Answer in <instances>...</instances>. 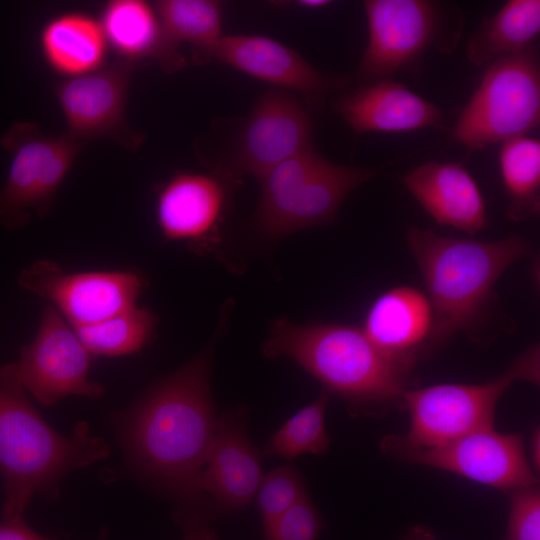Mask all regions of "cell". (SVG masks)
Wrapping results in <instances>:
<instances>
[{
  "label": "cell",
  "instance_id": "6da1fadb",
  "mask_svg": "<svg viewBox=\"0 0 540 540\" xmlns=\"http://www.w3.org/2000/svg\"><path fill=\"white\" fill-rule=\"evenodd\" d=\"M229 309L208 346L152 385L120 420L132 466L181 498L183 508H200L203 497L199 482L219 417L210 388L211 361Z\"/></svg>",
  "mask_w": 540,
  "mask_h": 540
},
{
  "label": "cell",
  "instance_id": "7a4b0ae2",
  "mask_svg": "<svg viewBox=\"0 0 540 540\" xmlns=\"http://www.w3.org/2000/svg\"><path fill=\"white\" fill-rule=\"evenodd\" d=\"M406 241L432 309L428 356L459 333L483 342L494 318L495 285L530 253L527 240L519 235L490 241L454 238L410 225Z\"/></svg>",
  "mask_w": 540,
  "mask_h": 540
},
{
  "label": "cell",
  "instance_id": "3957f363",
  "mask_svg": "<svg viewBox=\"0 0 540 540\" xmlns=\"http://www.w3.org/2000/svg\"><path fill=\"white\" fill-rule=\"evenodd\" d=\"M268 358L288 357L344 399L353 416L382 415L403 407L413 369L378 348L362 327L276 320L262 345Z\"/></svg>",
  "mask_w": 540,
  "mask_h": 540
},
{
  "label": "cell",
  "instance_id": "277c9868",
  "mask_svg": "<svg viewBox=\"0 0 540 540\" xmlns=\"http://www.w3.org/2000/svg\"><path fill=\"white\" fill-rule=\"evenodd\" d=\"M103 439L92 435L86 422L71 436L54 430L26 396L15 363L0 370V472L4 484L3 518L23 519L35 494L58 495L69 472L109 456Z\"/></svg>",
  "mask_w": 540,
  "mask_h": 540
},
{
  "label": "cell",
  "instance_id": "5b68a950",
  "mask_svg": "<svg viewBox=\"0 0 540 540\" xmlns=\"http://www.w3.org/2000/svg\"><path fill=\"white\" fill-rule=\"evenodd\" d=\"M539 353L538 345H533L502 374L484 383H442L408 390L403 399L410 418L408 431L385 437L383 452L433 448L494 427L497 403L515 381L539 384Z\"/></svg>",
  "mask_w": 540,
  "mask_h": 540
},
{
  "label": "cell",
  "instance_id": "8992f818",
  "mask_svg": "<svg viewBox=\"0 0 540 540\" xmlns=\"http://www.w3.org/2000/svg\"><path fill=\"white\" fill-rule=\"evenodd\" d=\"M375 169L341 165L314 149L302 152L268 172L254 223L268 240L335 221L344 200L370 180Z\"/></svg>",
  "mask_w": 540,
  "mask_h": 540
},
{
  "label": "cell",
  "instance_id": "52a82bcc",
  "mask_svg": "<svg viewBox=\"0 0 540 540\" xmlns=\"http://www.w3.org/2000/svg\"><path fill=\"white\" fill-rule=\"evenodd\" d=\"M363 5L368 41L357 69L360 86L392 79L429 48L454 52L464 28L462 11L446 2L367 0Z\"/></svg>",
  "mask_w": 540,
  "mask_h": 540
},
{
  "label": "cell",
  "instance_id": "ba28073f",
  "mask_svg": "<svg viewBox=\"0 0 540 540\" xmlns=\"http://www.w3.org/2000/svg\"><path fill=\"white\" fill-rule=\"evenodd\" d=\"M540 122V63L536 47L499 59L459 115L451 139L469 150L526 136Z\"/></svg>",
  "mask_w": 540,
  "mask_h": 540
},
{
  "label": "cell",
  "instance_id": "9c48e42d",
  "mask_svg": "<svg viewBox=\"0 0 540 540\" xmlns=\"http://www.w3.org/2000/svg\"><path fill=\"white\" fill-rule=\"evenodd\" d=\"M0 144L12 156L8 177L0 189V221L15 229L26 225L32 212L39 217L48 213L83 142L67 134L46 136L34 123L17 122L2 136Z\"/></svg>",
  "mask_w": 540,
  "mask_h": 540
},
{
  "label": "cell",
  "instance_id": "30bf717a",
  "mask_svg": "<svg viewBox=\"0 0 540 540\" xmlns=\"http://www.w3.org/2000/svg\"><path fill=\"white\" fill-rule=\"evenodd\" d=\"M309 109L298 96L275 87L256 101L216 171L235 182L252 175L261 180L284 161L313 149Z\"/></svg>",
  "mask_w": 540,
  "mask_h": 540
},
{
  "label": "cell",
  "instance_id": "8fae6325",
  "mask_svg": "<svg viewBox=\"0 0 540 540\" xmlns=\"http://www.w3.org/2000/svg\"><path fill=\"white\" fill-rule=\"evenodd\" d=\"M91 354L53 305L47 303L32 342L21 346L17 377L43 406L78 395L99 399L105 389L88 379Z\"/></svg>",
  "mask_w": 540,
  "mask_h": 540
},
{
  "label": "cell",
  "instance_id": "7c38bea8",
  "mask_svg": "<svg viewBox=\"0 0 540 540\" xmlns=\"http://www.w3.org/2000/svg\"><path fill=\"white\" fill-rule=\"evenodd\" d=\"M390 455L508 493L538 484L526 454L523 435L500 433L494 427L477 430L433 448L397 451Z\"/></svg>",
  "mask_w": 540,
  "mask_h": 540
},
{
  "label": "cell",
  "instance_id": "4fadbf2b",
  "mask_svg": "<svg viewBox=\"0 0 540 540\" xmlns=\"http://www.w3.org/2000/svg\"><path fill=\"white\" fill-rule=\"evenodd\" d=\"M19 285L50 301L71 327L94 324L136 306L144 287L132 271L65 273L57 263L40 260L21 272Z\"/></svg>",
  "mask_w": 540,
  "mask_h": 540
},
{
  "label": "cell",
  "instance_id": "5bb4252c",
  "mask_svg": "<svg viewBox=\"0 0 540 540\" xmlns=\"http://www.w3.org/2000/svg\"><path fill=\"white\" fill-rule=\"evenodd\" d=\"M130 70L131 62H119L56 86L68 136L80 142L109 136L128 149L140 146L142 134L125 119Z\"/></svg>",
  "mask_w": 540,
  "mask_h": 540
},
{
  "label": "cell",
  "instance_id": "9a60e30c",
  "mask_svg": "<svg viewBox=\"0 0 540 540\" xmlns=\"http://www.w3.org/2000/svg\"><path fill=\"white\" fill-rule=\"evenodd\" d=\"M210 59L299 95L309 110L319 109L330 92L346 84L345 78L318 70L295 50L261 35H223L204 61Z\"/></svg>",
  "mask_w": 540,
  "mask_h": 540
},
{
  "label": "cell",
  "instance_id": "2e32d148",
  "mask_svg": "<svg viewBox=\"0 0 540 540\" xmlns=\"http://www.w3.org/2000/svg\"><path fill=\"white\" fill-rule=\"evenodd\" d=\"M232 183L235 181L218 171L180 172L172 176L160 189L156 202L157 222L163 236L210 249L219 240Z\"/></svg>",
  "mask_w": 540,
  "mask_h": 540
},
{
  "label": "cell",
  "instance_id": "e0dca14e",
  "mask_svg": "<svg viewBox=\"0 0 540 540\" xmlns=\"http://www.w3.org/2000/svg\"><path fill=\"white\" fill-rule=\"evenodd\" d=\"M262 456L247 437L243 410L218 417L199 482L200 491L210 496L215 512L231 514L252 501L264 475Z\"/></svg>",
  "mask_w": 540,
  "mask_h": 540
},
{
  "label": "cell",
  "instance_id": "ac0fdd59",
  "mask_svg": "<svg viewBox=\"0 0 540 540\" xmlns=\"http://www.w3.org/2000/svg\"><path fill=\"white\" fill-rule=\"evenodd\" d=\"M401 181L437 223L470 235L486 226L483 195L461 163L426 162L403 176Z\"/></svg>",
  "mask_w": 540,
  "mask_h": 540
},
{
  "label": "cell",
  "instance_id": "d6986e66",
  "mask_svg": "<svg viewBox=\"0 0 540 540\" xmlns=\"http://www.w3.org/2000/svg\"><path fill=\"white\" fill-rule=\"evenodd\" d=\"M432 309L425 293L411 286H395L370 305L362 329L383 352L414 369L428 357Z\"/></svg>",
  "mask_w": 540,
  "mask_h": 540
},
{
  "label": "cell",
  "instance_id": "ffe728a7",
  "mask_svg": "<svg viewBox=\"0 0 540 540\" xmlns=\"http://www.w3.org/2000/svg\"><path fill=\"white\" fill-rule=\"evenodd\" d=\"M334 108L356 134L407 132L444 119L436 105L392 79L361 85L340 96Z\"/></svg>",
  "mask_w": 540,
  "mask_h": 540
},
{
  "label": "cell",
  "instance_id": "44dd1931",
  "mask_svg": "<svg viewBox=\"0 0 540 540\" xmlns=\"http://www.w3.org/2000/svg\"><path fill=\"white\" fill-rule=\"evenodd\" d=\"M100 24L106 40L128 62L155 58L167 72L185 65L177 46L166 36L154 6L145 1H110Z\"/></svg>",
  "mask_w": 540,
  "mask_h": 540
},
{
  "label": "cell",
  "instance_id": "7402d4cb",
  "mask_svg": "<svg viewBox=\"0 0 540 540\" xmlns=\"http://www.w3.org/2000/svg\"><path fill=\"white\" fill-rule=\"evenodd\" d=\"M540 32V1L510 0L495 15L484 18L471 35L467 57L477 67L535 47Z\"/></svg>",
  "mask_w": 540,
  "mask_h": 540
},
{
  "label": "cell",
  "instance_id": "603a6c76",
  "mask_svg": "<svg viewBox=\"0 0 540 540\" xmlns=\"http://www.w3.org/2000/svg\"><path fill=\"white\" fill-rule=\"evenodd\" d=\"M106 42L101 24L79 13L51 20L41 34L46 61L55 71L69 78L101 68Z\"/></svg>",
  "mask_w": 540,
  "mask_h": 540
},
{
  "label": "cell",
  "instance_id": "cb8c5ba5",
  "mask_svg": "<svg viewBox=\"0 0 540 540\" xmlns=\"http://www.w3.org/2000/svg\"><path fill=\"white\" fill-rule=\"evenodd\" d=\"M499 165L509 199L508 217L523 221L540 211V141L527 136L502 143Z\"/></svg>",
  "mask_w": 540,
  "mask_h": 540
},
{
  "label": "cell",
  "instance_id": "d4e9b609",
  "mask_svg": "<svg viewBox=\"0 0 540 540\" xmlns=\"http://www.w3.org/2000/svg\"><path fill=\"white\" fill-rule=\"evenodd\" d=\"M154 8L168 39L176 46L187 43L193 57L204 61L207 52L223 36V4L214 0H160Z\"/></svg>",
  "mask_w": 540,
  "mask_h": 540
},
{
  "label": "cell",
  "instance_id": "484cf974",
  "mask_svg": "<svg viewBox=\"0 0 540 540\" xmlns=\"http://www.w3.org/2000/svg\"><path fill=\"white\" fill-rule=\"evenodd\" d=\"M157 316L134 306L100 322L72 327L91 355L121 356L143 349L152 339Z\"/></svg>",
  "mask_w": 540,
  "mask_h": 540
},
{
  "label": "cell",
  "instance_id": "4316f807",
  "mask_svg": "<svg viewBox=\"0 0 540 540\" xmlns=\"http://www.w3.org/2000/svg\"><path fill=\"white\" fill-rule=\"evenodd\" d=\"M331 393L322 389L317 398L287 420L260 450L263 456H280L291 462L311 453L324 454L331 437L325 428V414Z\"/></svg>",
  "mask_w": 540,
  "mask_h": 540
},
{
  "label": "cell",
  "instance_id": "83f0119b",
  "mask_svg": "<svg viewBox=\"0 0 540 540\" xmlns=\"http://www.w3.org/2000/svg\"><path fill=\"white\" fill-rule=\"evenodd\" d=\"M308 496L304 479L291 465H284L263 475L256 492V504L263 528Z\"/></svg>",
  "mask_w": 540,
  "mask_h": 540
},
{
  "label": "cell",
  "instance_id": "f1b7e54d",
  "mask_svg": "<svg viewBox=\"0 0 540 540\" xmlns=\"http://www.w3.org/2000/svg\"><path fill=\"white\" fill-rule=\"evenodd\" d=\"M323 520L309 495L263 528L264 540H318Z\"/></svg>",
  "mask_w": 540,
  "mask_h": 540
},
{
  "label": "cell",
  "instance_id": "f546056e",
  "mask_svg": "<svg viewBox=\"0 0 540 540\" xmlns=\"http://www.w3.org/2000/svg\"><path fill=\"white\" fill-rule=\"evenodd\" d=\"M509 494V513L504 540H540L538 484L514 490Z\"/></svg>",
  "mask_w": 540,
  "mask_h": 540
},
{
  "label": "cell",
  "instance_id": "4dcf8cb0",
  "mask_svg": "<svg viewBox=\"0 0 540 540\" xmlns=\"http://www.w3.org/2000/svg\"><path fill=\"white\" fill-rule=\"evenodd\" d=\"M179 518L184 529L183 540H219L214 529L208 525L203 512L181 511Z\"/></svg>",
  "mask_w": 540,
  "mask_h": 540
},
{
  "label": "cell",
  "instance_id": "1f68e13d",
  "mask_svg": "<svg viewBox=\"0 0 540 540\" xmlns=\"http://www.w3.org/2000/svg\"><path fill=\"white\" fill-rule=\"evenodd\" d=\"M0 540H49L36 532L22 520L5 521L0 524Z\"/></svg>",
  "mask_w": 540,
  "mask_h": 540
},
{
  "label": "cell",
  "instance_id": "d6a6232c",
  "mask_svg": "<svg viewBox=\"0 0 540 540\" xmlns=\"http://www.w3.org/2000/svg\"><path fill=\"white\" fill-rule=\"evenodd\" d=\"M528 460L533 470L539 473L540 467V431L534 428L529 436L528 450L526 451Z\"/></svg>",
  "mask_w": 540,
  "mask_h": 540
},
{
  "label": "cell",
  "instance_id": "836d02e7",
  "mask_svg": "<svg viewBox=\"0 0 540 540\" xmlns=\"http://www.w3.org/2000/svg\"><path fill=\"white\" fill-rule=\"evenodd\" d=\"M402 540H436L432 531L423 526L410 528Z\"/></svg>",
  "mask_w": 540,
  "mask_h": 540
},
{
  "label": "cell",
  "instance_id": "e575fe53",
  "mask_svg": "<svg viewBox=\"0 0 540 540\" xmlns=\"http://www.w3.org/2000/svg\"><path fill=\"white\" fill-rule=\"evenodd\" d=\"M331 3L332 1L329 0H301L295 2L296 5L306 9H321Z\"/></svg>",
  "mask_w": 540,
  "mask_h": 540
},
{
  "label": "cell",
  "instance_id": "d590c367",
  "mask_svg": "<svg viewBox=\"0 0 540 540\" xmlns=\"http://www.w3.org/2000/svg\"><path fill=\"white\" fill-rule=\"evenodd\" d=\"M98 540H105V535L102 534L101 537H99Z\"/></svg>",
  "mask_w": 540,
  "mask_h": 540
}]
</instances>
